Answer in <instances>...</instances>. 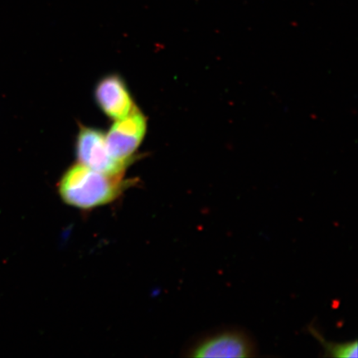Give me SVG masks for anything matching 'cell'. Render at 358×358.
<instances>
[{"label": "cell", "instance_id": "cell-1", "mask_svg": "<svg viewBox=\"0 0 358 358\" xmlns=\"http://www.w3.org/2000/svg\"><path fill=\"white\" fill-rule=\"evenodd\" d=\"M127 186L123 176H110L79 163L62 176L58 192L67 205L89 210L110 203Z\"/></svg>", "mask_w": 358, "mask_h": 358}, {"label": "cell", "instance_id": "cell-2", "mask_svg": "<svg viewBox=\"0 0 358 358\" xmlns=\"http://www.w3.org/2000/svg\"><path fill=\"white\" fill-rule=\"evenodd\" d=\"M146 129V117L136 106L125 117L116 120L107 133L106 143L110 155L120 162L131 164Z\"/></svg>", "mask_w": 358, "mask_h": 358}, {"label": "cell", "instance_id": "cell-3", "mask_svg": "<svg viewBox=\"0 0 358 358\" xmlns=\"http://www.w3.org/2000/svg\"><path fill=\"white\" fill-rule=\"evenodd\" d=\"M79 163L110 176H124L129 164L120 162L107 149L106 136L100 129L82 127L76 144Z\"/></svg>", "mask_w": 358, "mask_h": 358}, {"label": "cell", "instance_id": "cell-4", "mask_svg": "<svg viewBox=\"0 0 358 358\" xmlns=\"http://www.w3.org/2000/svg\"><path fill=\"white\" fill-rule=\"evenodd\" d=\"M189 352L192 357L243 358L256 356L257 350L245 333L225 330L201 339Z\"/></svg>", "mask_w": 358, "mask_h": 358}, {"label": "cell", "instance_id": "cell-5", "mask_svg": "<svg viewBox=\"0 0 358 358\" xmlns=\"http://www.w3.org/2000/svg\"><path fill=\"white\" fill-rule=\"evenodd\" d=\"M95 98L101 110L115 120L125 117L136 106L124 80L115 74L106 76L98 83Z\"/></svg>", "mask_w": 358, "mask_h": 358}, {"label": "cell", "instance_id": "cell-6", "mask_svg": "<svg viewBox=\"0 0 358 358\" xmlns=\"http://www.w3.org/2000/svg\"><path fill=\"white\" fill-rule=\"evenodd\" d=\"M315 334V338L319 339L322 345L324 348L327 356L338 358H355L357 357V342H347L342 343H329L325 341L323 337H321L317 331L310 329Z\"/></svg>", "mask_w": 358, "mask_h": 358}]
</instances>
